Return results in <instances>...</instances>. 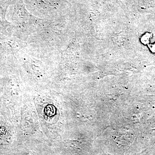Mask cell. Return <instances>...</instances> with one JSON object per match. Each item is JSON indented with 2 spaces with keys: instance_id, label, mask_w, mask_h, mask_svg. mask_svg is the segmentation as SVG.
Listing matches in <instances>:
<instances>
[{
  "instance_id": "1",
  "label": "cell",
  "mask_w": 155,
  "mask_h": 155,
  "mask_svg": "<svg viewBox=\"0 0 155 155\" xmlns=\"http://www.w3.org/2000/svg\"><path fill=\"white\" fill-rule=\"evenodd\" d=\"M151 48H152V51L153 52H155V44L153 45H152Z\"/></svg>"
}]
</instances>
